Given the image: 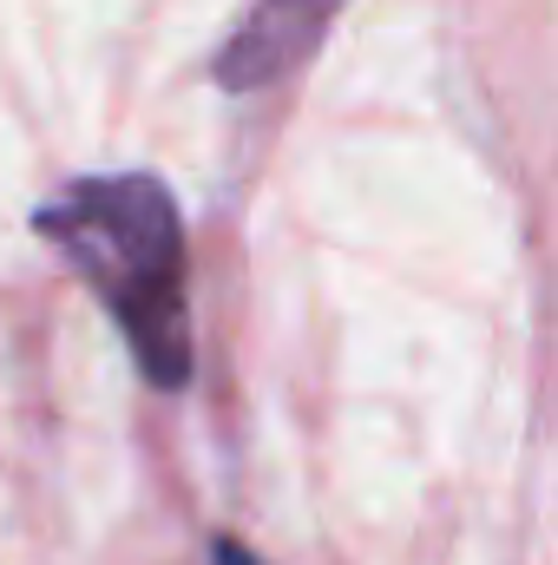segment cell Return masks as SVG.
I'll return each instance as SVG.
<instances>
[{"label": "cell", "mask_w": 558, "mask_h": 565, "mask_svg": "<svg viewBox=\"0 0 558 565\" xmlns=\"http://www.w3.org/2000/svg\"><path fill=\"white\" fill-rule=\"evenodd\" d=\"M335 7H342V0H257V7L244 13V26L224 40L217 66H211L217 86H224V93H264V86L289 79V73L322 46Z\"/></svg>", "instance_id": "cell-2"}, {"label": "cell", "mask_w": 558, "mask_h": 565, "mask_svg": "<svg viewBox=\"0 0 558 565\" xmlns=\"http://www.w3.org/2000/svg\"><path fill=\"white\" fill-rule=\"evenodd\" d=\"M33 231L126 329L144 382L164 395L184 388L197 342H191V250L178 198L151 171H99L46 198L33 211Z\"/></svg>", "instance_id": "cell-1"}]
</instances>
